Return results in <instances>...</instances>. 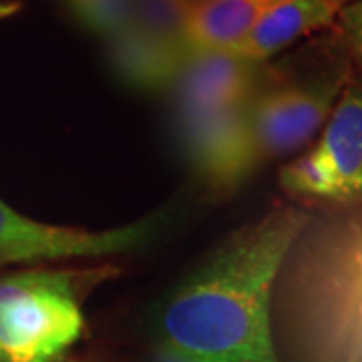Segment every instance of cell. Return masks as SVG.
Here are the masks:
<instances>
[{
    "mask_svg": "<svg viewBox=\"0 0 362 362\" xmlns=\"http://www.w3.org/2000/svg\"><path fill=\"white\" fill-rule=\"evenodd\" d=\"M308 223V214L278 207L238 230L168 300L165 342L211 362H278L272 290Z\"/></svg>",
    "mask_w": 362,
    "mask_h": 362,
    "instance_id": "1",
    "label": "cell"
},
{
    "mask_svg": "<svg viewBox=\"0 0 362 362\" xmlns=\"http://www.w3.org/2000/svg\"><path fill=\"white\" fill-rule=\"evenodd\" d=\"M342 47L300 52L280 65H262L247 103V121L259 161L298 153L320 135L350 83Z\"/></svg>",
    "mask_w": 362,
    "mask_h": 362,
    "instance_id": "2",
    "label": "cell"
},
{
    "mask_svg": "<svg viewBox=\"0 0 362 362\" xmlns=\"http://www.w3.org/2000/svg\"><path fill=\"white\" fill-rule=\"evenodd\" d=\"M105 270H25L0 278V362H54L81 337V298Z\"/></svg>",
    "mask_w": 362,
    "mask_h": 362,
    "instance_id": "3",
    "label": "cell"
},
{
    "mask_svg": "<svg viewBox=\"0 0 362 362\" xmlns=\"http://www.w3.org/2000/svg\"><path fill=\"white\" fill-rule=\"evenodd\" d=\"M294 296L320 344L362 328V214L320 232L294 272Z\"/></svg>",
    "mask_w": 362,
    "mask_h": 362,
    "instance_id": "4",
    "label": "cell"
},
{
    "mask_svg": "<svg viewBox=\"0 0 362 362\" xmlns=\"http://www.w3.org/2000/svg\"><path fill=\"white\" fill-rule=\"evenodd\" d=\"M181 151L211 194L230 195L258 168L247 105L175 109Z\"/></svg>",
    "mask_w": 362,
    "mask_h": 362,
    "instance_id": "5",
    "label": "cell"
},
{
    "mask_svg": "<svg viewBox=\"0 0 362 362\" xmlns=\"http://www.w3.org/2000/svg\"><path fill=\"white\" fill-rule=\"evenodd\" d=\"M159 228V216L105 232L51 226L28 220L0 199V264L119 256L145 246Z\"/></svg>",
    "mask_w": 362,
    "mask_h": 362,
    "instance_id": "6",
    "label": "cell"
},
{
    "mask_svg": "<svg viewBox=\"0 0 362 362\" xmlns=\"http://www.w3.org/2000/svg\"><path fill=\"white\" fill-rule=\"evenodd\" d=\"M262 65L233 51L192 54L171 93L175 109H211L247 105L258 85Z\"/></svg>",
    "mask_w": 362,
    "mask_h": 362,
    "instance_id": "7",
    "label": "cell"
},
{
    "mask_svg": "<svg viewBox=\"0 0 362 362\" xmlns=\"http://www.w3.org/2000/svg\"><path fill=\"white\" fill-rule=\"evenodd\" d=\"M316 149L334 180V202L362 199V81H350L328 117Z\"/></svg>",
    "mask_w": 362,
    "mask_h": 362,
    "instance_id": "8",
    "label": "cell"
},
{
    "mask_svg": "<svg viewBox=\"0 0 362 362\" xmlns=\"http://www.w3.org/2000/svg\"><path fill=\"white\" fill-rule=\"evenodd\" d=\"M342 4L337 0H280L230 51L264 65L298 40L306 39L337 21Z\"/></svg>",
    "mask_w": 362,
    "mask_h": 362,
    "instance_id": "9",
    "label": "cell"
},
{
    "mask_svg": "<svg viewBox=\"0 0 362 362\" xmlns=\"http://www.w3.org/2000/svg\"><path fill=\"white\" fill-rule=\"evenodd\" d=\"M107 42L109 65L117 78L145 93L171 89L192 57L183 47L153 39L133 26L123 28Z\"/></svg>",
    "mask_w": 362,
    "mask_h": 362,
    "instance_id": "10",
    "label": "cell"
},
{
    "mask_svg": "<svg viewBox=\"0 0 362 362\" xmlns=\"http://www.w3.org/2000/svg\"><path fill=\"white\" fill-rule=\"evenodd\" d=\"M280 0H207L195 2L185 25L189 54L230 51Z\"/></svg>",
    "mask_w": 362,
    "mask_h": 362,
    "instance_id": "11",
    "label": "cell"
},
{
    "mask_svg": "<svg viewBox=\"0 0 362 362\" xmlns=\"http://www.w3.org/2000/svg\"><path fill=\"white\" fill-rule=\"evenodd\" d=\"M194 0H131L129 26L185 49V25ZM187 51V49H185Z\"/></svg>",
    "mask_w": 362,
    "mask_h": 362,
    "instance_id": "12",
    "label": "cell"
},
{
    "mask_svg": "<svg viewBox=\"0 0 362 362\" xmlns=\"http://www.w3.org/2000/svg\"><path fill=\"white\" fill-rule=\"evenodd\" d=\"M280 185L298 197L334 202V180L316 145L280 169Z\"/></svg>",
    "mask_w": 362,
    "mask_h": 362,
    "instance_id": "13",
    "label": "cell"
},
{
    "mask_svg": "<svg viewBox=\"0 0 362 362\" xmlns=\"http://www.w3.org/2000/svg\"><path fill=\"white\" fill-rule=\"evenodd\" d=\"M66 6L78 25L107 40L129 26L131 0H66Z\"/></svg>",
    "mask_w": 362,
    "mask_h": 362,
    "instance_id": "14",
    "label": "cell"
},
{
    "mask_svg": "<svg viewBox=\"0 0 362 362\" xmlns=\"http://www.w3.org/2000/svg\"><path fill=\"white\" fill-rule=\"evenodd\" d=\"M338 35L346 52L362 66V0L342 4L337 16Z\"/></svg>",
    "mask_w": 362,
    "mask_h": 362,
    "instance_id": "15",
    "label": "cell"
},
{
    "mask_svg": "<svg viewBox=\"0 0 362 362\" xmlns=\"http://www.w3.org/2000/svg\"><path fill=\"white\" fill-rule=\"evenodd\" d=\"M322 349L337 362H362V330L322 344Z\"/></svg>",
    "mask_w": 362,
    "mask_h": 362,
    "instance_id": "16",
    "label": "cell"
},
{
    "mask_svg": "<svg viewBox=\"0 0 362 362\" xmlns=\"http://www.w3.org/2000/svg\"><path fill=\"white\" fill-rule=\"evenodd\" d=\"M149 362H211V361L202 358V356H197V354H192V352H187V350L177 349V346H173V344H169V342H163V344H159V346L153 350L151 361Z\"/></svg>",
    "mask_w": 362,
    "mask_h": 362,
    "instance_id": "17",
    "label": "cell"
},
{
    "mask_svg": "<svg viewBox=\"0 0 362 362\" xmlns=\"http://www.w3.org/2000/svg\"><path fill=\"white\" fill-rule=\"evenodd\" d=\"M18 4L16 2H6V0H0V18H8L14 13H18Z\"/></svg>",
    "mask_w": 362,
    "mask_h": 362,
    "instance_id": "18",
    "label": "cell"
},
{
    "mask_svg": "<svg viewBox=\"0 0 362 362\" xmlns=\"http://www.w3.org/2000/svg\"><path fill=\"white\" fill-rule=\"evenodd\" d=\"M337 2H340V4H346V2H352V0H337Z\"/></svg>",
    "mask_w": 362,
    "mask_h": 362,
    "instance_id": "19",
    "label": "cell"
},
{
    "mask_svg": "<svg viewBox=\"0 0 362 362\" xmlns=\"http://www.w3.org/2000/svg\"><path fill=\"white\" fill-rule=\"evenodd\" d=\"M195 2H207V0H194V4Z\"/></svg>",
    "mask_w": 362,
    "mask_h": 362,
    "instance_id": "20",
    "label": "cell"
}]
</instances>
